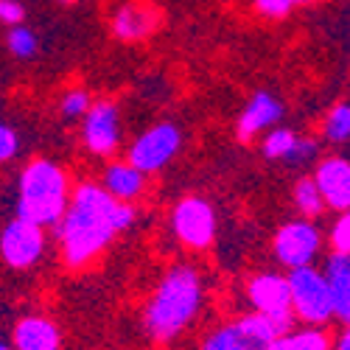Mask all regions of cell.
Returning <instances> with one entry per match:
<instances>
[{"mask_svg":"<svg viewBox=\"0 0 350 350\" xmlns=\"http://www.w3.org/2000/svg\"><path fill=\"white\" fill-rule=\"evenodd\" d=\"M135 224V208L112 199L98 183L73 188L62 219L53 224L68 269H84Z\"/></svg>","mask_w":350,"mask_h":350,"instance_id":"obj_1","label":"cell"},{"mask_svg":"<svg viewBox=\"0 0 350 350\" xmlns=\"http://www.w3.org/2000/svg\"><path fill=\"white\" fill-rule=\"evenodd\" d=\"M202 303H205V286H202L199 272L188 264L171 267L157 283L149 303H146V334L160 345L177 339L199 317Z\"/></svg>","mask_w":350,"mask_h":350,"instance_id":"obj_2","label":"cell"},{"mask_svg":"<svg viewBox=\"0 0 350 350\" xmlns=\"http://www.w3.org/2000/svg\"><path fill=\"white\" fill-rule=\"evenodd\" d=\"M70 199V183L59 163L48 157L31 160L17 180V219L37 227H53L62 219Z\"/></svg>","mask_w":350,"mask_h":350,"instance_id":"obj_3","label":"cell"},{"mask_svg":"<svg viewBox=\"0 0 350 350\" xmlns=\"http://www.w3.org/2000/svg\"><path fill=\"white\" fill-rule=\"evenodd\" d=\"M288 297H291V314L308 325H325L334 317L331 308V291L323 278V272L311 267H297L286 275Z\"/></svg>","mask_w":350,"mask_h":350,"instance_id":"obj_4","label":"cell"},{"mask_svg":"<svg viewBox=\"0 0 350 350\" xmlns=\"http://www.w3.org/2000/svg\"><path fill=\"white\" fill-rule=\"evenodd\" d=\"M171 230L188 250H208L216 239V211L205 196H185L171 211Z\"/></svg>","mask_w":350,"mask_h":350,"instance_id":"obj_5","label":"cell"},{"mask_svg":"<svg viewBox=\"0 0 350 350\" xmlns=\"http://www.w3.org/2000/svg\"><path fill=\"white\" fill-rule=\"evenodd\" d=\"M180 146H183V132L177 126L174 124H154L143 135L135 137V143L129 146L126 163L135 165L140 174H154L177 157Z\"/></svg>","mask_w":350,"mask_h":350,"instance_id":"obj_6","label":"cell"},{"mask_svg":"<svg viewBox=\"0 0 350 350\" xmlns=\"http://www.w3.org/2000/svg\"><path fill=\"white\" fill-rule=\"evenodd\" d=\"M319 250H323V232L311 219L286 221L275 232V258L288 269L311 267Z\"/></svg>","mask_w":350,"mask_h":350,"instance_id":"obj_7","label":"cell"},{"mask_svg":"<svg viewBox=\"0 0 350 350\" xmlns=\"http://www.w3.org/2000/svg\"><path fill=\"white\" fill-rule=\"evenodd\" d=\"M81 143L96 157L115 154L121 143V115L112 101H96L81 115Z\"/></svg>","mask_w":350,"mask_h":350,"instance_id":"obj_8","label":"cell"},{"mask_svg":"<svg viewBox=\"0 0 350 350\" xmlns=\"http://www.w3.org/2000/svg\"><path fill=\"white\" fill-rule=\"evenodd\" d=\"M45 252V227H37L25 219H12L0 232V258L12 269L34 267Z\"/></svg>","mask_w":350,"mask_h":350,"instance_id":"obj_9","label":"cell"},{"mask_svg":"<svg viewBox=\"0 0 350 350\" xmlns=\"http://www.w3.org/2000/svg\"><path fill=\"white\" fill-rule=\"evenodd\" d=\"M311 180H314L319 196H323L325 208L347 213V208H350V163H347V157L319 160Z\"/></svg>","mask_w":350,"mask_h":350,"instance_id":"obj_10","label":"cell"},{"mask_svg":"<svg viewBox=\"0 0 350 350\" xmlns=\"http://www.w3.org/2000/svg\"><path fill=\"white\" fill-rule=\"evenodd\" d=\"M247 297L258 314L267 317H283L291 314V297H288V283L278 272H260L252 275L247 283Z\"/></svg>","mask_w":350,"mask_h":350,"instance_id":"obj_11","label":"cell"},{"mask_svg":"<svg viewBox=\"0 0 350 350\" xmlns=\"http://www.w3.org/2000/svg\"><path fill=\"white\" fill-rule=\"evenodd\" d=\"M280 118H283V104H280L272 93L258 90V93L247 101L244 112L239 115L236 135H239V140H252L258 132L275 126Z\"/></svg>","mask_w":350,"mask_h":350,"instance_id":"obj_12","label":"cell"},{"mask_svg":"<svg viewBox=\"0 0 350 350\" xmlns=\"http://www.w3.org/2000/svg\"><path fill=\"white\" fill-rule=\"evenodd\" d=\"M12 342L17 350H59L62 334L48 317H23L14 325Z\"/></svg>","mask_w":350,"mask_h":350,"instance_id":"obj_13","label":"cell"},{"mask_svg":"<svg viewBox=\"0 0 350 350\" xmlns=\"http://www.w3.org/2000/svg\"><path fill=\"white\" fill-rule=\"evenodd\" d=\"M112 199H118V202H135L143 196L146 191V174H140L135 165L129 163H118V160H112L104 174H101V183H98Z\"/></svg>","mask_w":350,"mask_h":350,"instance_id":"obj_14","label":"cell"},{"mask_svg":"<svg viewBox=\"0 0 350 350\" xmlns=\"http://www.w3.org/2000/svg\"><path fill=\"white\" fill-rule=\"evenodd\" d=\"M328 291H331V308L339 323L347 325L350 319V258L331 252L325 260V272H323Z\"/></svg>","mask_w":350,"mask_h":350,"instance_id":"obj_15","label":"cell"},{"mask_svg":"<svg viewBox=\"0 0 350 350\" xmlns=\"http://www.w3.org/2000/svg\"><path fill=\"white\" fill-rule=\"evenodd\" d=\"M157 25V14L143 6V3H121L112 14V34L124 40V42H135V40H143L154 31Z\"/></svg>","mask_w":350,"mask_h":350,"instance_id":"obj_16","label":"cell"},{"mask_svg":"<svg viewBox=\"0 0 350 350\" xmlns=\"http://www.w3.org/2000/svg\"><path fill=\"white\" fill-rule=\"evenodd\" d=\"M267 350H331V334L323 325H308L278 336Z\"/></svg>","mask_w":350,"mask_h":350,"instance_id":"obj_17","label":"cell"},{"mask_svg":"<svg viewBox=\"0 0 350 350\" xmlns=\"http://www.w3.org/2000/svg\"><path fill=\"white\" fill-rule=\"evenodd\" d=\"M202 350H267L264 345H258L252 336H247L239 323L221 325L216 331H211L202 342Z\"/></svg>","mask_w":350,"mask_h":350,"instance_id":"obj_18","label":"cell"},{"mask_svg":"<svg viewBox=\"0 0 350 350\" xmlns=\"http://www.w3.org/2000/svg\"><path fill=\"white\" fill-rule=\"evenodd\" d=\"M291 196H295V205L303 213V219H311L314 221L317 216H323L325 202H323V196H319V191H317V185H314L311 177H300Z\"/></svg>","mask_w":350,"mask_h":350,"instance_id":"obj_19","label":"cell"},{"mask_svg":"<svg viewBox=\"0 0 350 350\" xmlns=\"http://www.w3.org/2000/svg\"><path fill=\"white\" fill-rule=\"evenodd\" d=\"M6 45H9V51L17 56V59H31V56H37V51H40L37 34L31 31V28H25V25H12V31L6 37Z\"/></svg>","mask_w":350,"mask_h":350,"instance_id":"obj_20","label":"cell"},{"mask_svg":"<svg viewBox=\"0 0 350 350\" xmlns=\"http://www.w3.org/2000/svg\"><path fill=\"white\" fill-rule=\"evenodd\" d=\"M323 129H325V137L331 143H347V137H350V107H347V101H339L328 112Z\"/></svg>","mask_w":350,"mask_h":350,"instance_id":"obj_21","label":"cell"},{"mask_svg":"<svg viewBox=\"0 0 350 350\" xmlns=\"http://www.w3.org/2000/svg\"><path fill=\"white\" fill-rule=\"evenodd\" d=\"M295 140H297V132H291V129H272L264 137V143H260V152H264L267 160H283L286 152L295 146Z\"/></svg>","mask_w":350,"mask_h":350,"instance_id":"obj_22","label":"cell"},{"mask_svg":"<svg viewBox=\"0 0 350 350\" xmlns=\"http://www.w3.org/2000/svg\"><path fill=\"white\" fill-rule=\"evenodd\" d=\"M90 93L87 90H68L65 96H62V101H59V112L65 115V118H70V121H76V118H81V115L90 109Z\"/></svg>","mask_w":350,"mask_h":350,"instance_id":"obj_23","label":"cell"},{"mask_svg":"<svg viewBox=\"0 0 350 350\" xmlns=\"http://www.w3.org/2000/svg\"><path fill=\"white\" fill-rule=\"evenodd\" d=\"M317 154H319V143L311 140V137H300V135H297L295 146H291V149L286 152L283 163H288V165H303V163H311Z\"/></svg>","mask_w":350,"mask_h":350,"instance_id":"obj_24","label":"cell"},{"mask_svg":"<svg viewBox=\"0 0 350 350\" xmlns=\"http://www.w3.org/2000/svg\"><path fill=\"white\" fill-rule=\"evenodd\" d=\"M328 241H331V252L350 255V216L347 213H339V219L331 227Z\"/></svg>","mask_w":350,"mask_h":350,"instance_id":"obj_25","label":"cell"},{"mask_svg":"<svg viewBox=\"0 0 350 350\" xmlns=\"http://www.w3.org/2000/svg\"><path fill=\"white\" fill-rule=\"evenodd\" d=\"M306 3H311V0H255V9L264 17H286L288 12H295Z\"/></svg>","mask_w":350,"mask_h":350,"instance_id":"obj_26","label":"cell"},{"mask_svg":"<svg viewBox=\"0 0 350 350\" xmlns=\"http://www.w3.org/2000/svg\"><path fill=\"white\" fill-rule=\"evenodd\" d=\"M20 149V140H17V132L6 124H0V163H9Z\"/></svg>","mask_w":350,"mask_h":350,"instance_id":"obj_27","label":"cell"},{"mask_svg":"<svg viewBox=\"0 0 350 350\" xmlns=\"http://www.w3.org/2000/svg\"><path fill=\"white\" fill-rule=\"evenodd\" d=\"M25 17V6L20 0H0V23L6 25H20Z\"/></svg>","mask_w":350,"mask_h":350,"instance_id":"obj_28","label":"cell"},{"mask_svg":"<svg viewBox=\"0 0 350 350\" xmlns=\"http://www.w3.org/2000/svg\"><path fill=\"white\" fill-rule=\"evenodd\" d=\"M331 350H350V334L342 331V334L336 336V342H331Z\"/></svg>","mask_w":350,"mask_h":350,"instance_id":"obj_29","label":"cell"},{"mask_svg":"<svg viewBox=\"0 0 350 350\" xmlns=\"http://www.w3.org/2000/svg\"><path fill=\"white\" fill-rule=\"evenodd\" d=\"M56 3H62V6H70V3H76V0H56Z\"/></svg>","mask_w":350,"mask_h":350,"instance_id":"obj_30","label":"cell"},{"mask_svg":"<svg viewBox=\"0 0 350 350\" xmlns=\"http://www.w3.org/2000/svg\"><path fill=\"white\" fill-rule=\"evenodd\" d=\"M0 350H9V345H3V342H0Z\"/></svg>","mask_w":350,"mask_h":350,"instance_id":"obj_31","label":"cell"}]
</instances>
